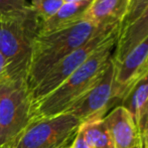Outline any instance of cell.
Returning <instances> with one entry per match:
<instances>
[{
    "mask_svg": "<svg viewBox=\"0 0 148 148\" xmlns=\"http://www.w3.org/2000/svg\"><path fill=\"white\" fill-rule=\"evenodd\" d=\"M148 36V4L142 13L127 27L120 31L112 55L114 62H121L127 53Z\"/></svg>",
    "mask_w": 148,
    "mask_h": 148,
    "instance_id": "11",
    "label": "cell"
},
{
    "mask_svg": "<svg viewBox=\"0 0 148 148\" xmlns=\"http://www.w3.org/2000/svg\"><path fill=\"white\" fill-rule=\"evenodd\" d=\"M116 25V24H115ZM114 25L97 27L86 20L62 29L39 34L35 37L31 51L27 75L28 90H32L56 64L82 47L88 40Z\"/></svg>",
    "mask_w": 148,
    "mask_h": 148,
    "instance_id": "3",
    "label": "cell"
},
{
    "mask_svg": "<svg viewBox=\"0 0 148 148\" xmlns=\"http://www.w3.org/2000/svg\"><path fill=\"white\" fill-rule=\"evenodd\" d=\"M92 0H81L71 3H64L62 6L45 21L41 22L39 34H47L84 20L85 13L88 10Z\"/></svg>",
    "mask_w": 148,
    "mask_h": 148,
    "instance_id": "12",
    "label": "cell"
},
{
    "mask_svg": "<svg viewBox=\"0 0 148 148\" xmlns=\"http://www.w3.org/2000/svg\"><path fill=\"white\" fill-rule=\"evenodd\" d=\"M62 148H72V145H70V146H69V145H68V146H66V147H62Z\"/></svg>",
    "mask_w": 148,
    "mask_h": 148,
    "instance_id": "23",
    "label": "cell"
},
{
    "mask_svg": "<svg viewBox=\"0 0 148 148\" xmlns=\"http://www.w3.org/2000/svg\"><path fill=\"white\" fill-rule=\"evenodd\" d=\"M148 4V0H130L128 11L121 23V30L131 24L144 10Z\"/></svg>",
    "mask_w": 148,
    "mask_h": 148,
    "instance_id": "16",
    "label": "cell"
},
{
    "mask_svg": "<svg viewBox=\"0 0 148 148\" xmlns=\"http://www.w3.org/2000/svg\"><path fill=\"white\" fill-rule=\"evenodd\" d=\"M115 66L111 59L107 68L96 83L84 95H82L64 113L72 114L81 121L87 123L103 119L112 108L120 105L114 88Z\"/></svg>",
    "mask_w": 148,
    "mask_h": 148,
    "instance_id": "6",
    "label": "cell"
},
{
    "mask_svg": "<svg viewBox=\"0 0 148 148\" xmlns=\"http://www.w3.org/2000/svg\"><path fill=\"white\" fill-rule=\"evenodd\" d=\"M6 79V62L3 55L0 51V81Z\"/></svg>",
    "mask_w": 148,
    "mask_h": 148,
    "instance_id": "20",
    "label": "cell"
},
{
    "mask_svg": "<svg viewBox=\"0 0 148 148\" xmlns=\"http://www.w3.org/2000/svg\"><path fill=\"white\" fill-rule=\"evenodd\" d=\"M40 24L38 14L31 6L0 15V51L6 62L7 80L27 82L32 45Z\"/></svg>",
    "mask_w": 148,
    "mask_h": 148,
    "instance_id": "2",
    "label": "cell"
},
{
    "mask_svg": "<svg viewBox=\"0 0 148 148\" xmlns=\"http://www.w3.org/2000/svg\"><path fill=\"white\" fill-rule=\"evenodd\" d=\"M72 148H91L89 146V144L86 142L84 136L81 133V131L79 130L77 135L75 136L74 141L72 143Z\"/></svg>",
    "mask_w": 148,
    "mask_h": 148,
    "instance_id": "19",
    "label": "cell"
},
{
    "mask_svg": "<svg viewBox=\"0 0 148 148\" xmlns=\"http://www.w3.org/2000/svg\"><path fill=\"white\" fill-rule=\"evenodd\" d=\"M147 64H148V60H147Z\"/></svg>",
    "mask_w": 148,
    "mask_h": 148,
    "instance_id": "25",
    "label": "cell"
},
{
    "mask_svg": "<svg viewBox=\"0 0 148 148\" xmlns=\"http://www.w3.org/2000/svg\"><path fill=\"white\" fill-rule=\"evenodd\" d=\"M82 125L72 114L62 113L33 121L18 139L14 148H62L75 138Z\"/></svg>",
    "mask_w": 148,
    "mask_h": 148,
    "instance_id": "5",
    "label": "cell"
},
{
    "mask_svg": "<svg viewBox=\"0 0 148 148\" xmlns=\"http://www.w3.org/2000/svg\"><path fill=\"white\" fill-rule=\"evenodd\" d=\"M118 25L107 35L104 42L92 53L58 89L32 105L33 121L62 114L96 83L112 59L116 42L120 35Z\"/></svg>",
    "mask_w": 148,
    "mask_h": 148,
    "instance_id": "1",
    "label": "cell"
},
{
    "mask_svg": "<svg viewBox=\"0 0 148 148\" xmlns=\"http://www.w3.org/2000/svg\"><path fill=\"white\" fill-rule=\"evenodd\" d=\"M62 4V0H31L30 6L37 12L41 22H43L51 18Z\"/></svg>",
    "mask_w": 148,
    "mask_h": 148,
    "instance_id": "15",
    "label": "cell"
},
{
    "mask_svg": "<svg viewBox=\"0 0 148 148\" xmlns=\"http://www.w3.org/2000/svg\"><path fill=\"white\" fill-rule=\"evenodd\" d=\"M79 130L91 148H115L104 119L83 123Z\"/></svg>",
    "mask_w": 148,
    "mask_h": 148,
    "instance_id": "14",
    "label": "cell"
},
{
    "mask_svg": "<svg viewBox=\"0 0 148 148\" xmlns=\"http://www.w3.org/2000/svg\"><path fill=\"white\" fill-rule=\"evenodd\" d=\"M148 101V72L140 77L126 92L120 105L133 116L135 122Z\"/></svg>",
    "mask_w": 148,
    "mask_h": 148,
    "instance_id": "13",
    "label": "cell"
},
{
    "mask_svg": "<svg viewBox=\"0 0 148 148\" xmlns=\"http://www.w3.org/2000/svg\"><path fill=\"white\" fill-rule=\"evenodd\" d=\"M118 25L120 24H116L108 29L101 31L97 35L92 37L85 45H83L82 47L60 60L58 64H56L45 74L40 82L29 91L32 105L42 100L47 95L53 93L56 89L59 88L79 66H82L88 60L90 56L104 42L107 35Z\"/></svg>",
    "mask_w": 148,
    "mask_h": 148,
    "instance_id": "7",
    "label": "cell"
},
{
    "mask_svg": "<svg viewBox=\"0 0 148 148\" xmlns=\"http://www.w3.org/2000/svg\"><path fill=\"white\" fill-rule=\"evenodd\" d=\"M32 102L25 80H5L0 86V148H14L32 122Z\"/></svg>",
    "mask_w": 148,
    "mask_h": 148,
    "instance_id": "4",
    "label": "cell"
},
{
    "mask_svg": "<svg viewBox=\"0 0 148 148\" xmlns=\"http://www.w3.org/2000/svg\"><path fill=\"white\" fill-rule=\"evenodd\" d=\"M30 6L27 0H0V15L12 10L23 9Z\"/></svg>",
    "mask_w": 148,
    "mask_h": 148,
    "instance_id": "18",
    "label": "cell"
},
{
    "mask_svg": "<svg viewBox=\"0 0 148 148\" xmlns=\"http://www.w3.org/2000/svg\"><path fill=\"white\" fill-rule=\"evenodd\" d=\"M136 124L141 138V142H142L148 136V101L140 111Z\"/></svg>",
    "mask_w": 148,
    "mask_h": 148,
    "instance_id": "17",
    "label": "cell"
},
{
    "mask_svg": "<svg viewBox=\"0 0 148 148\" xmlns=\"http://www.w3.org/2000/svg\"><path fill=\"white\" fill-rule=\"evenodd\" d=\"M64 3H71V2H77V1H81V0H62Z\"/></svg>",
    "mask_w": 148,
    "mask_h": 148,
    "instance_id": "22",
    "label": "cell"
},
{
    "mask_svg": "<svg viewBox=\"0 0 148 148\" xmlns=\"http://www.w3.org/2000/svg\"><path fill=\"white\" fill-rule=\"evenodd\" d=\"M148 36L131 49L121 62H114V88L117 97L122 101L129 88L148 72ZM121 103V102H120Z\"/></svg>",
    "mask_w": 148,
    "mask_h": 148,
    "instance_id": "8",
    "label": "cell"
},
{
    "mask_svg": "<svg viewBox=\"0 0 148 148\" xmlns=\"http://www.w3.org/2000/svg\"><path fill=\"white\" fill-rule=\"evenodd\" d=\"M4 80H5V79H4ZM4 80H2V81H0V86H1V84H2V82H3Z\"/></svg>",
    "mask_w": 148,
    "mask_h": 148,
    "instance_id": "24",
    "label": "cell"
},
{
    "mask_svg": "<svg viewBox=\"0 0 148 148\" xmlns=\"http://www.w3.org/2000/svg\"><path fill=\"white\" fill-rule=\"evenodd\" d=\"M130 0H92L84 20L97 27H107L122 23Z\"/></svg>",
    "mask_w": 148,
    "mask_h": 148,
    "instance_id": "10",
    "label": "cell"
},
{
    "mask_svg": "<svg viewBox=\"0 0 148 148\" xmlns=\"http://www.w3.org/2000/svg\"><path fill=\"white\" fill-rule=\"evenodd\" d=\"M141 148H148V136L142 141V146H141Z\"/></svg>",
    "mask_w": 148,
    "mask_h": 148,
    "instance_id": "21",
    "label": "cell"
},
{
    "mask_svg": "<svg viewBox=\"0 0 148 148\" xmlns=\"http://www.w3.org/2000/svg\"><path fill=\"white\" fill-rule=\"evenodd\" d=\"M113 139L115 148H141L137 124L133 116L122 106H117L103 118Z\"/></svg>",
    "mask_w": 148,
    "mask_h": 148,
    "instance_id": "9",
    "label": "cell"
}]
</instances>
